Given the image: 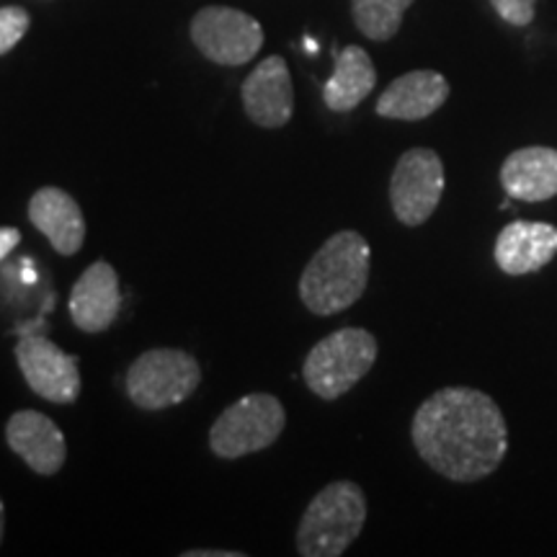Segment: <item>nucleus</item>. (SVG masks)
Returning <instances> with one entry per match:
<instances>
[{"label": "nucleus", "mask_w": 557, "mask_h": 557, "mask_svg": "<svg viewBox=\"0 0 557 557\" xmlns=\"http://www.w3.org/2000/svg\"><path fill=\"white\" fill-rule=\"evenodd\" d=\"M377 359V338L364 329H341L310 348L302 377L318 398L338 400Z\"/></svg>", "instance_id": "4"}, {"label": "nucleus", "mask_w": 557, "mask_h": 557, "mask_svg": "<svg viewBox=\"0 0 557 557\" xmlns=\"http://www.w3.org/2000/svg\"><path fill=\"white\" fill-rule=\"evenodd\" d=\"M377 73L372 58L357 45L336 52V70L323 86V101L331 111H351L372 94Z\"/></svg>", "instance_id": "17"}, {"label": "nucleus", "mask_w": 557, "mask_h": 557, "mask_svg": "<svg viewBox=\"0 0 557 557\" xmlns=\"http://www.w3.org/2000/svg\"><path fill=\"white\" fill-rule=\"evenodd\" d=\"M32 225L60 256H75L86 243V218L78 201L58 186H45L29 201Z\"/></svg>", "instance_id": "13"}, {"label": "nucleus", "mask_w": 557, "mask_h": 557, "mask_svg": "<svg viewBox=\"0 0 557 557\" xmlns=\"http://www.w3.org/2000/svg\"><path fill=\"white\" fill-rule=\"evenodd\" d=\"M500 184L508 197L545 201L557 194V150L524 148L511 152L500 169Z\"/></svg>", "instance_id": "16"}, {"label": "nucleus", "mask_w": 557, "mask_h": 557, "mask_svg": "<svg viewBox=\"0 0 557 557\" xmlns=\"http://www.w3.org/2000/svg\"><path fill=\"white\" fill-rule=\"evenodd\" d=\"M34 278H37V274H34V271H29V261H24V282L29 284V282H34Z\"/></svg>", "instance_id": "24"}, {"label": "nucleus", "mask_w": 557, "mask_h": 557, "mask_svg": "<svg viewBox=\"0 0 557 557\" xmlns=\"http://www.w3.org/2000/svg\"><path fill=\"white\" fill-rule=\"evenodd\" d=\"M16 361L26 385L39 398L67 406L81 395L78 357H70L54 341L45 336H24L16 344Z\"/></svg>", "instance_id": "9"}, {"label": "nucleus", "mask_w": 557, "mask_h": 557, "mask_svg": "<svg viewBox=\"0 0 557 557\" xmlns=\"http://www.w3.org/2000/svg\"><path fill=\"white\" fill-rule=\"evenodd\" d=\"M21 243V233L16 227H0V261L11 253Z\"/></svg>", "instance_id": "21"}, {"label": "nucleus", "mask_w": 557, "mask_h": 557, "mask_svg": "<svg viewBox=\"0 0 557 557\" xmlns=\"http://www.w3.org/2000/svg\"><path fill=\"white\" fill-rule=\"evenodd\" d=\"M29 13L21 9V5H5V9H0V54L11 52L24 39V34L29 32Z\"/></svg>", "instance_id": "19"}, {"label": "nucleus", "mask_w": 557, "mask_h": 557, "mask_svg": "<svg viewBox=\"0 0 557 557\" xmlns=\"http://www.w3.org/2000/svg\"><path fill=\"white\" fill-rule=\"evenodd\" d=\"M284 423H287V413L274 395H246L212 423L209 447L222 459H240L269 449L282 436Z\"/></svg>", "instance_id": "5"}, {"label": "nucleus", "mask_w": 557, "mask_h": 557, "mask_svg": "<svg viewBox=\"0 0 557 557\" xmlns=\"http://www.w3.org/2000/svg\"><path fill=\"white\" fill-rule=\"evenodd\" d=\"M413 444L423 462L455 483H472L498 470L508 449L500 408L472 387H444L421 403Z\"/></svg>", "instance_id": "1"}, {"label": "nucleus", "mask_w": 557, "mask_h": 557, "mask_svg": "<svg viewBox=\"0 0 557 557\" xmlns=\"http://www.w3.org/2000/svg\"><path fill=\"white\" fill-rule=\"evenodd\" d=\"M305 47H308V52H318L315 39H305Z\"/></svg>", "instance_id": "25"}, {"label": "nucleus", "mask_w": 557, "mask_h": 557, "mask_svg": "<svg viewBox=\"0 0 557 557\" xmlns=\"http://www.w3.org/2000/svg\"><path fill=\"white\" fill-rule=\"evenodd\" d=\"M5 442L37 475H58L67 444L58 423L39 410H18L5 423Z\"/></svg>", "instance_id": "11"}, {"label": "nucleus", "mask_w": 557, "mask_h": 557, "mask_svg": "<svg viewBox=\"0 0 557 557\" xmlns=\"http://www.w3.org/2000/svg\"><path fill=\"white\" fill-rule=\"evenodd\" d=\"M5 534V508H3V498H0V542H3Z\"/></svg>", "instance_id": "23"}, {"label": "nucleus", "mask_w": 557, "mask_h": 557, "mask_svg": "<svg viewBox=\"0 0 557 557\" xmlns=\"http://www.w3.org/2000/svg\"><path fill=\"white\" fill-rule=\"evenodd\" d=\"M444 194V163L434 150L413 148L400 156L389 181V201L403 225H423Z\"/></svg>", "instance_id": "8"}, {"label": "nucleus", "mask_w": 557, "mask_h": 557, "mask_svg": "<svg viewBox=\"0 0 557 557\" xmlns=\"http://www.w3.org/2000/svg\"><path fill=\"white\" fill-rule=\"evenodd\" d=\"M557 253V227L547 222L517 220L500 230L496 240V263L511 276L532 274L547 267Z\"/></svg>", "instance_id": "15"}, {"label": "nucleus", "mask_w": 557, "mask_h": 557, "mask_svg": "<svg viewBox=\"0 0 557 557\" xmlns=\"http://www.w3.org/2000/svg\"><path fill=\"white\" fill-rule=\"evenodd\" d=\"M122 308L120 276L109 261H96L83 271L70 292V315L83 333H103L111 329Z\"/></svg>", "instance_id": "12"}, {"label": "nucleus", "mask_w": 557, "mask_h": 557, "mask_svg": "<svg viewBox=\"0 0 557 557\" xmlns=\"http://www.w3.org/2000/svg\"><path fill=\"white\" fill-rule=\"evenodd\" d=\"M413 0H354L351 11L359 32L374 41H387L398 34L403 16Z\"/></svg>", "instance_id": "18"}, {"label": "nucleus", "mask_w": 557, "mask_h": 557, "mask_svg": "<svg viewBox=\"0 0 557 557\" xmlns=\"http://www.w3.org/2000/svg\"><path fill=\"white\" fill-rule=\"evenodd\" d=\"M369 243L357 230H341L323 243L299 276V297L315 315H336L364 295Z\"/></svg>", "instance_id": "2"}, {"label": "nucleus", "mask_w": 557, "mask_h": 557, "mask_svg": "<svg viewBox=\"0 0 557 557\" xmlns=\"http://www.w3.org/2000/svg\"><path fill=\"white\" fill-rule=\"evenodd\" d=\"M367 521L364 491L351 480L325 485L310 500L297 527V553L305 557H338L359 537Z\"/></svg>", "instance_id": "3"}, {"label": "nucleus", "mask_w": 557, "mask_h": 557, "mask_svg": "<svg viewBox=\"0 0 557 557\" xmlns=\"http://www.w3.org/2000/svg\"><path fill=\"white\" fill-rule=\"evenodd\" d=\"M498 16L513 26H527L534 18V3L537 0H491Z\"/></svg>", "instance_id": "20"}, {"label": "nucleus", "mask_w": 557, "mask_h": 557, "mask_svg": "<svg viewBox=\"0 0 557 557\" xmlns=\"http://www.w3.org/2000/svg\"><path fill=\"white\" fill-rule=\"evenodd\" d=\"M449 83L436 70H413L385 88L377 101V114L385 120H426L447 101Z\"/></svg>", "instance_id": "14"}, {"label": "nucleus", "mask_w": 557, "mask_h": 557, "mask_svg": "<svg viewBox=\"0 0 557 557\" xmlns=\"http://www.w3.org/2000/svg\"><path fill=\"white\" fill-rule=\"evenodd\" d=\"M248 120L263 129L284 127L295 114V86L287 62L271 54L248 75L240 88Z\"/></svg>", "instance_id": "10"}, {"label": "nucleus", "mask_w": 557, "mask_h": 557, "mask_svg": "<svg viewBox=\"0 0 557 557\" xmlns=\"http://www.w3.org/2000/svg\"><path fill=\"white\" fill-rule=\"evenodd\" d=\"M186 557H238L240 553H220V549H212V553H207V549H191V553H184Z\"/></svg>", "instance_id": "22"}, {"label": "nucleus", "mask_w": 557, "mask_h": 557, "mask_svg": "<svg viewBox=\"0 0 557 557\" xmlns=\"http://www.w3.org/2000/svg\"><path fill=\"white\" fill-rule=\"evenodd\" d=\"M191 39L207 60L218 65H246L261 52L263 29L246 11L209 5L191 21Z\"/></svg>", "instance_id": "7"}, {"label": "nucleus", "mask_w": 557, "mask_h": 557, "mask_svg": "<svg viewBox=\"0 0 557 557\" xmlns=\"http://www.w3.org/2000/svg\"><path fill=\"white\" fill-rule=\"evenodd\" d=\"M201 382L199 361L181 348H150L127 372L129 400L143 410H163L184 403Z\"/></svg>", "instance_id": "6"}]
</instances>
